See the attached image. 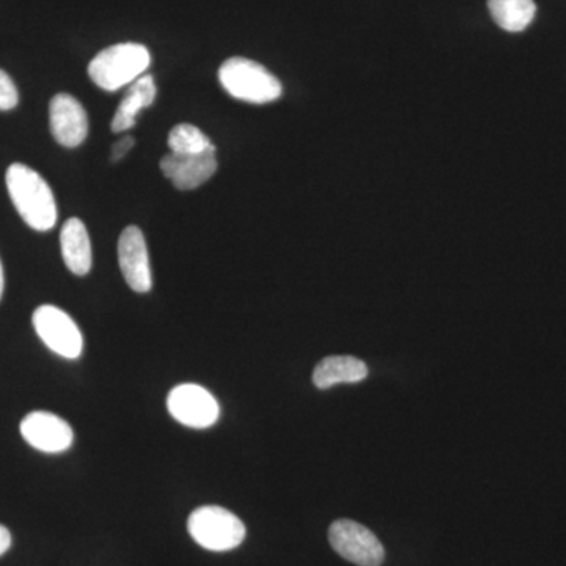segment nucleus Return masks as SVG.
Masks as SVG:
<instances>
[{"mask_svg":"<svg viewBox=\"0 0 566 566\" xmlns=\"http://www.w3.org/2000/svg\"><path fill=\"white\" fill-rule=\"evenodd\" d=\"M7 189L22 221L36 232H48L57 222V203L50 185L39 172L24 166L11 164L6 175Z\"/></svg>","mask_w":566,"mask_h":566,"instance_id":"obj_1","label":"nucleus"},{"mask_svg":"<svg viewBox=\"0 0 566 566\" xmlns=\"http://www.w3.org/2000/svg\"><path fill=\"white\" fill-rule=\"evenodd\" d=\"M150 63V51L144 44H114L93 59L88 65V76L96 87L117 92L144 76Z\"/></svg>","mask_w":566,"mask_h":566,"instance_id":"obj_2","label":"nucleus"},{"mask_svg":"<svg viewBox=\"0 0 566 566\" xmlns=\"http://www.w3.org/2000/svg\"><path fill=\"white\" fill-rule=\"evenodd\" d=\"M218 76L223 91L240 102L266 104L282 96L281 81L251 59H229L222 63Z\"/></svg>","mask_w":566,"mask_h":566,"instance_id":"obj_3","label":"nucleus"},{"mask_svg":"<svg viewBox=\"0 0 566 566\" xmlns=\"http://www.w3.org/2000/svg\"><path fill=\"white\" fill-rule=\"evenodd\" d=\"M188 532L197 545L212 553L232 551L245 538L243 521L218 505H203L193 510L188 520Z\"/></svg>","mask_w":566,"mask_h":566,"instance_id":"obj_4","label":"nucleus"},{"mask_svg":"<svg viewBox=\"0 0 566 566\" xmlns=\"http://www.w3.org/2000/svg\"><path fill=\"white\" fill-rule=\"evenodd\" d=\"M329 543L338 556L357 566H381L386 551L370 528L352 520H338L329 528Z\"/></svg>","mask_w":566,"mask_h":566,"instance_id":"obj_5","label":"nucleus"},{"mask_svg":"<svg viewBox=\"0 0 566 566\" xmlns=\"http://www.w3.org/2000/svg\"><path fill=\"white\" fill-rule=\"evenodd\" d=\"M32 323L41 342L52 353L70 360L81 357L84 337L77 324L62 308L55 305H41L33 312Z\"/></svg>","mask_w":566,"mask_h":566,"instance_id":"obj_6","label":"nucleus"},{"mask_svg":"<svg viewBox=\"0 0 566 566\" xmlns=\"http://www.w3.org/2000/svg\"><path fill=\"white\" fill-rule=\"evenodd\" d=\"M167 411L185 427L205 430L218 422L221 408L207 389L197 385H180L167 397Z\"/></svg>","mask_w":566,"mask_h":566,"instance_id":"obj_7","label":"nucleus"},{"mask_svg":"<svg viewBox=\"0 0 566 566\" xmlns=\"http://www.w3.org/2000/svg\"><path fill=\"white\" fill-rule=\"evenodd\" d=\"M20 431L24 441L44 453L66 452L73 446L71 424L62 417L46 411L31 412L22 419Z\"/></svg>","mask_w":566,"mask_h":566,"instance_id":"obj_8","label":"nucleus"},{"mask_svg":"<svg viewBox=\"0 0 566 566\" xmlns=\"http://www.w3.org/2000/svg\"><path fill=\"white\" fill-rule=\"evenodd\" d=\"M118 263L126 283L133 292L148 293L151 290V268L147 243L139 227L129 226L118 240Z\"/></svg>","mask_w":566,"mask_h":566,"instance_id":"obj_9","label":"nucleus"},{"mask_svg":"<svg viewBox=\"0 0 566 566\" xmlns=\"http://www.w3.org/2000/svg\"><path fill=\"white\" fill-rule=\"evenodd\" d=\"M50 125L52 136L62 147L76 148L87 139V112L69 93H59L51 99Z\"/></svg>","mask_w":566,"mask_h":566,"instance_id":"obj_10","label":"nucleus"},{"mask_svg":"<svg viewBox=\"0 0 566 566\" xmlns=\"http://www.w3.org/2000/svg\"><path fill=\"white\" fill-rule=\"evenodd\" d=\"M161 170L164 177L172 181L175 188L180 191H192L200 188L218 170V159L216 151L203 153V155H169L161 159Z\"/></svg>","mask_w":566,"mask_h":566,"instance_id":"obj_11","label":"nucleus"},{"mask_svg":"<svg viewBox=\"0 0 566 566\" xmlns=\"http://www.w3.org/2000/svg\"><path fill=\"white\" fill-rule=\"evenodd\" d=\"M156 95H158V88H156L155 77L151 74H144L139 80L133 82L115 112L114 120L111 123L112 132L118 134L134 128L137 115L155 103Z\"/></svg>","mask_w":566,"mask_h":566,"instance_id":"obj_12","label":"nucleus"},{"mask_svg":"<svg viewBox=\"0 0 566 566\" xmlns=\"http://www.w3.org/2000/svg\"><path fill=\"white\" fill-rule=\"evenodd\" d=\"M63 262L74 275H87L92 270V244L87 227L77 218L63 223L61 232Z\"/></svg>","mask_w":566,"mask_h":566,"instance_id":"obj_13","label":"nucleus"},{"mask_svg":"<svg viewBox=\"0 0 566 566\" xmlns=\"http://www.w3.org/2000/svg\"><path fill=\"white\" fill-rule=\"evenodd\" d=\"M368 368L364 360L353 356H329L316 365L314 385L318 389H329L342 382H360L367 378Z\"/></svg>","mask_w":566,"mask_h":566,"instance_id":"obj_14","label":"nucleus"},{"mask_svg":"<svg viewBox=\"0 0 566 566\" xmlns=\"http://www.w3.org/2000/svg\"><path fill=\"white\" fill-rule=\"evenodd\" d=\"M488 9L499 28L506 32H523L534 21V0H488Z\"/></svg>","mask_w":566,"mask_h":566,"instance_id":"obj_15","label":"nucleus"},{"mask_svg":"<svg viewBox=\"0 0 566 566\" xmlns=\"http://www.w3.org/2000/svg\"><path fill=\"white\" fill-rule=\"evenodd\" d=\"M170 153L175 155H203V153L216 151L214 144L210 137L197 128V126L189 125V123H181L175 126L172 132L169 133L167 139Z\"/></svg>","mask_w":566,"mask_h":566,"instance_id":"obj_16","label":"nucleus"},{"mask_svg":"<svg viewBox=\"0 0 566 566\" xmlns=\"http://www.w3.org/2000/svg\"><path fill=\"white\" fill-rule=\"evenodd\" d=\"M20 93L6 71L0 70V111H11L18 106Z\"/></svg>","mask_w":566,"mask_h":566,"instance_id":"obj_17","label":"nucleus"},{"mask_svg":"<svg viewBox=\"0 0 566 566\" xmlns=\"http://www.w3.org/2000/svg\"><path fill=\"white\" fill-rule=\"evenodd\" d=\"M134 144H136V140H134L133 136H125L120 140L115 142L114 147H112V161L117 163L125 158L134 147Z\"/></svg>","mask_w":566,"mask_h":566,"instance_id":"obj_18","label":"nucleus"},{"mask_svg":"<svg viewBox=\"0 0 566 566\" xmlns=\"http://www.w3.org/2000/svg\"><path fill=\"white\" fill-rule=\"evenodd\" d=\"M11 547V534L9 528L0 524V557Z\"/></svg>","mask_w":566,"mask_h":566,"instance_id":"obj_19","label":"nucleus"},{"mask_svg":"<svg viewBox=\"0 0 566 566\" xmlns=\"http://www.w3.org/2000/svg\"><path fill=\"white\" fill-rule=\"evenodd\" d=\"M3 286H6V279H3L2 262H0V300H2Z\"/></svg>","mask_w":566,"mask_h":566,"instance_id":"obj_20","label":"nucleus"}]
</instances>
